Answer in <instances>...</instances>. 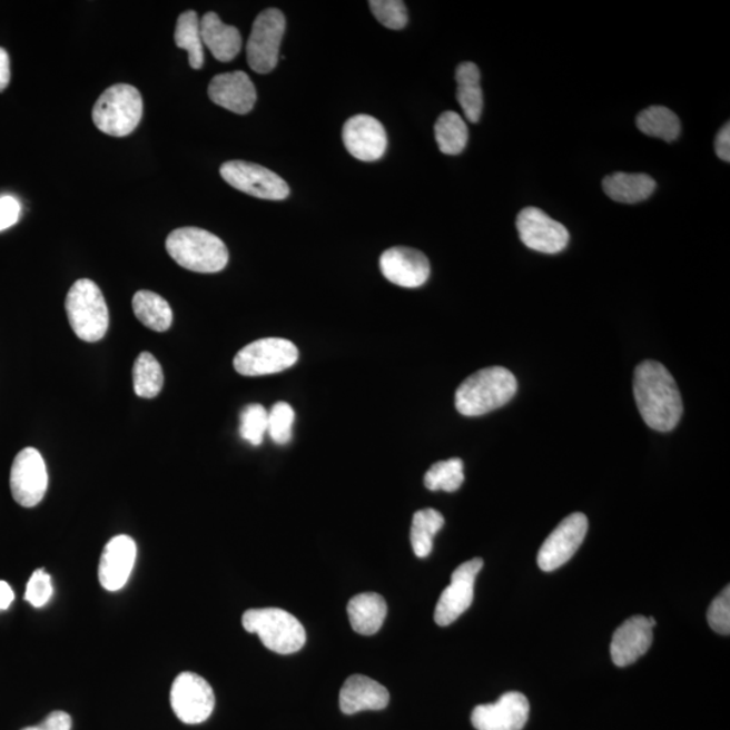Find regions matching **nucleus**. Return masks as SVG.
<instances>
[{"label": "nucleus", "instance_id": "ddd939ff", "mask_svg": "<svg viewBox=\"0 0 730 730\" xmlns=\"http://www.w3.org/2000/svg\"><path fill=\"white\" fill-rule=\"evenodd\" d=\"M521 241L529 249L541 254L556 255L568 248L570 233L563 224L555 221L537 207H526L517 216Z\"/></svg>", "mask_w": 730, "mask_h": 730}, {"label": "nucleus", "instance_id": "bb28decb", "mask_svg": "<svg viewBox=\"0 0 730 730\" xmlns=\"http://www.w3.org/2000/svg\"><path fill=\"white\" fill-rule=\"evenodd\" d=\"M635 124L644 135L660 138L665 142L675 141L681 136V121H679L675 112L664 106L648 107V109L640 112Z\"/></svg>", "mask_w": 730, "mask_h": 730}, {"label": "nucleus", "instance_id": "c85d7f7f", "mask_svg": "<svg viewBox=\"0 0 730 730\" xmlns=\"http://www.w3.org/2000/svg\"><path fill=\"white\" fill-rule=\"evenodd\" d=\"M438 149L444 155H461L468 142V128L455 111H445L434 125Z\"/></svg>", "mask_w": 730, "mask_h": 730}, {"label": "nucleus", "instance_id": "6e6552de", "mask_svg": "<svg viewBox=\"0 0 730 730\" xmlns=\"http://www.w3.org/2000/svg\"><path fill=\"white\" fill-rule=\"evenodd\" d=\"M286 17L279 9H267L257 16L247 43L248 65L255 72H273L279 62Z\"/></svg>", "mask_w": 730, "mask_h": 730}, {"label": "nucleus", "instance_id": "b1692460", "mask_svg": "<svg viewBox=\"0 0 730 730\" xmlns=\"http://www.w3.org/2000/svg\"><path fill=\"white\" fill-rule=\"evenodd\" d=\"M346 610L352 629L363 635L379 632L387 615L385 598L376 593H363L352 598Z\"/></svg>", "mask_w": 730, "mask_h": 730}, {"label": "nucleus", "instance_id": "37998d69", "mask_svg": "<svg viewBox=\"0 0 730 730\" xmlns=\"http://www.w3.org/2000/svg\"><path fill=\"white\" fill-rule=\"evenodd\" d=\"M22 730H43V729L40 726H37V727H28Z\"/></svg>", "mask_w": 730, "mask_h": 730}, {"label": "nucleus", "instance_id": "f03ea898", "mask_svg": "<svg viewBox=\"0 0 730 730\" xmlns=\"http://www.w3.org/2000/svg\"><path fill=\"white\" fill-rule=\"evenodd\" d=\"M517 379L506 368L489 367L477 371L457 388V412L465 417H481L509 404L517 393Z\"/></svg>", "mask_w": 730, "mask_h": 730}, {"label": "nucleus", "instance_id": "c03bdc74", "mask_svg": "<svg viewBox=\"0 0 730 730\" xmlns=\"http://www.w3.org/2000/svg\"><path fill=\"white\" fill-rule=\"evenodd\" d=\"M648 621H650V624H651L652 628L657 627V620H654L653 616H650V619H648Z\"/></svg>", "mask_w": 730, "mask_h": 730}, {"label": "nucleus", "instance_id": "f8f14e48", "mask_svg": "<svg viewBox=\"0 0 730 730\" xmlns=\"http://www.w3.org/2000/svg\"><path fill=\"white\" fill-rule=\"evenodd\" d=\"M483 569L481 558L468 560L453 571L451 584L446 588L434 610V621L440 627H448L467 612L474 601L475 581Z\"/></svg>", "mask_w": 730, "mask_h": 730}, {"label": "nucleus", "instance_id": "393cba45", "mask_svg": "<svg viewBox=\"0 0 730 730\" xmlns=\"http://www.w3.org/2000/svg\"><path fill=\"white\" fill-rule=\"evenodd\" d=\"M455 79L457 83L456 98L465 118L471 124L480 122L484 106L480 67L475 62H462L456 68Z\"/></svg>", "mask_w": 730, "mask_h": 730}, {"label": "nucleus", "instance_id": "dca6fc26", "mask_svg": "<svg viewBox=\"0 0 730 730\" xmlns=\"http://www.w3.org/2000/svg\"><path fill=\"white\" fill-rule=\"evenodd\" d=\"M343 141L355 159L368 162L382 159L388 144L385 126L367 115L352 117L344 124Z\"/></svg>", "mask_w": 730, "mask_h": 730}, {"label": "nucleus", "instance_id": "58836bf2", "mask_svg": "<svg viewBox=\"0 0 730 730\" xmlns=\"http://www.w3.org/2000/svg\"><path fill=\"white\" fill-rule=\"evenodd\" d=\"M43 730H71L72 719L66 711H52L46 720L40 723Z\"/></svg>", "mask_w": 730, "mask_h": 730}, {"label": "nucleus", "instance_id": "c9c22d12", "mask_svg": "<svg viewBox=\"0 0 730 730\" xmlns=\"http://www.w3.org/2000/svg\"><path fill=\"white\" fill-rule=\"evenodd\" d=\"M53 595L52 576L43 569L36 570L29 579L24 601L33 608H43Z\"/></svg>", "mask_w": 730, "mask_h": 730}, {"label": "nucleus", "instance_id": "aec40b11", "mask_svg": "<svg viewBox=\"0 0 730 730\" xmlns=\"http://www.w3.org/2000/svg\"><path fill=\"white\" fill-rule=\"evenodd\" d=\"M652 627L644 615H633L613 634L610 654L615 665L628 667L638 662L652 645Z\"/></svg>", "mask_w": 730, "mask_h": 730}, {"label": "nucleus", "instance_id": "2f4dec72", "mask_svg": "<svg viewBox=\"0 0 730 730\" xmlns=\"http://www.w3.org/2000/svg\"><path fill=\"white\" fill-rule=\"evenodd\" d=\"M464 482V464L461 458L433 464L424 477L425 487L431 491L455 493Z\"/></svg>", "mask_w": 730, "mask_h": 730}, {"label": "nucleus", "instance_id": "7ed1b4c3", "mask_svg": "<svg viewBox=\"0 0 730 730\" xmlns=\"http://www.w3.org/2000/svg\"><path fill=\"white\" fill-rule=\"evenodd\" d=\"M168 255L193 273L216 274L229 263V250L221 238L199 228H180L169 233Z\"/></svg>", "mask_w": 730, "mask_h": 730}, {"label": "nucleus", "instance_id": "2eb2a0df", "mask_svg": "<svg viewBox=\"0 0 730 730\" xmlns=\"http://www.w3.org/2000/svg\"><path fill=\"white\" fill-rule=\"evenodd\" d=\"M529 711L527 698L521 692L509 691L495 703L476 707L471 721L476 730H522L526 726Z\"/></svg>", "mask_w": 730, "mask_h": 730}, {"label": "nucleus", "instance_id": "e433bc0d", "mask_svg": "<svg viewBox=\"0 0 730 730\" xmlns=\"http://www.w3.org/2000/svg\"><path fill=\"white\" fill-rule=\"evenodd\" d=\"M708 622L714 632L728 635L730 633V588L727 586L716 598L708 610Z\"/></svg>", "mask_w": 730, "mask_h": 730}, {"label": "nucleus", "instance_id": "20e7f679", "mask_svg": "<svg viewBox=\"0 0 730 730\" xmlns=\"http://www.w3.org/2000/svg\"><path fill=\"white\" fill-rule=\"evenodd\" d=\"M66 312L75 335L86 343H97L109 329L110 316L96 282L79 279L69 288Z\"/></svg>", "mask_w": 730, "mask_h": 730}, {"label": "nucleus", "instance_id": "473e14b6", "mask_svg": "<svg viewBox=\"0 0 730 730\" xmlns=\"http://www.w3.org/2000/svg\"><path fill=\"white\" fill-rule=\"evenodd\" d=\"M268 431V412L262 405H248L241 412L240 434L245 442L260 445Z\"/></svg>", "mask_w": 730, "mask_h": 730}, {"label": "nucleus", "instance_id": "9d476101", "mask_svg": "<svg viewBox=\"0 0 730 730\" xmlns=\"http://www.w3.org/2000/svg\"><path fill=\"white\" fill-rule=\"evenodd\" d=\"M223 179L236 190L266 200H283L289 195V187L279 175L259 164L231 160L219 168Z\"/></svg>", "mask_w": 730, "mask_h": 730}, {"label": "nucleus", "instance_id": "9b49d317", "mask_svg": "<svg viewBox=\"0 0 730 730\" xmlns=\"http://www.w3.org/2000/svg\"><path fill=\"white\" fill-rule=\"evenodd\" d=\"M46 461L36 448H24L14 458L10 474L12 499L22 507H34L48 490Z\"/></svg>", "mask_w": 730, "mask_h": 730}, {"label": "nucleus", "instance_id": "412c9836", "mask_svg": "<svg viewBox=\"0 0 730 730\" xmlns=\"http://www.w3.org/2000/svg\"><path fill=\"white\" fill-rule=\"evenodd\" d=\"M388 702L389 692L385 685L364 675L349 677L339 691V709L348 716L363 710H383Z\"/></svg>", "mask_w": 730, "mask_h": 730}, {"label": "nucleus", "instance_id": "f3484780", "mask_svg": "<svg viewBox=\"0 0 730 730\" xmlns=\"http://www.w3.org/2000/svg\"><path fill=\"white\" fill-rule=\"evenodd\" d=\"M379 264L383 276L404 288L424 286L431 276L430 260L423 251L413 248H389L383 251Z\"/></svg>", "mask_w": 730, "mask_h": 730}, {"label": "nucleus", "instance_id": "1a4fd4ad", "mask_svg": "<svg viewBox=\"0 0 730 730\" xmlns=\"http://www.w3.org/2000/svg\"><path fill=\"white\" fill-rule=\"evenodd\" d=\"M169 698L175 716L188 726L209 720L216 708V696L211 685L194 672H181L175 678Z\"/></svg>", "mask_w": 730, "mask_h": 730}, {"label": "nucleus", "instance_id": "4468645a", "mask_svg": "<svg viewBox=\"0 0 730 730\" xmlns=\"http://www.w3.org/2000/svg\"><path fill=\"white\" fill-rule=\"evenodd\" d=\"M589 521L586 515L574 513L564 519L541 545L537 556L539 568L545 572L555 571L575 555L586 537Z\"/></svg>", "mask_w": 730, "mask_h": 730}, {"label": "nucleus", "instance_id": "423d86ee", "mask_svg": "<svg viewBox=\"0 0 730 730\" xmlns=\"http://www.w3.org/2000/svg\"><path fill=\"white\" fill-rule=\"evenodd\" d=\"M243 627L245 631L259 635L269 651L279 654L298 652L306 644L304 625L283 609L247 610L243 615Z\"/></svg>", "mask_w": 730, "mask_h": 730}, {"label": "nucleus", "instance_id": "a211bd4d", "mask_svg": "<svg viewBox=\"0 0 730 730\" xmlns=\"http://www.w3.org/2000/svg\"><path fill=\"white\" fill-rule=\"evenodd\" d=\"M137 559V544L134 539L119 534L106 544L100 556L98 576L100 586L116 593L126 586Z\"/></svg>", "mask_w": 730, "mask_h": 730}, {"label": "nucleus", "instance_id": "f257e3e1", "mask_svg": "<svg viewBox=\"0 0 730 730\" xmlns=\"http://www.w3.org/2000/svg\"><path fill=\"white\" fill-rule=\"evenodd\" d=\"M633 392L641 417L651 430H675L683 414V402L675 379L662 363L639 364L634 371Z\"/></svg>", "mask_w": 730, "mask_h": 730}, {"label": "nucleus", "instance_id": "4c0bfd02", "mask_svg": "<svg viewBox=\"0 0 730 730\" xmlns=\"http://www.w3.org/2000/svg\"><path fill=\"white\" fill-rule=\"evenodd\" d=\"M21 207L14 198H0V230L10 228L20 218Z\"/></svg>", "mask_w": 730, "mask_h": 730}, {"label": "nucleus", "instance_id": "39448f33", "mask_svg": "<svg viewBox=\"0 0 730 730\" xmlns=\"http://www.w3.org/2000/svg\"><path fill=\"white\" fill-rule=\"evenodd\" d=\"M144 102L135 86L119 83L107 88L92 109V121L102 134L126 137L140 125Z\"/></svg>", "mask_w": 730, "mask_h": 730}, {"label": "nucleus", "instance_id": "6ab92c4d", "mask_svg": "<svg viewBox=\"0 0 730 730\" xmlns=\"http://www.w3.org/2000/svg\"><path fill=\"white\" fill-rule=\"evenodd\" d=\"M209 98L213 103L244 116L254 110L257 92L248 75L236 71L214 77L209 85Z\"/></svg>", "mask_w": 730, "mask_h": 730}, {"label": "nucleus", "instance_id": "79ce46f5", "mask_svg": "<svg viewBox=\"0 0 730 730\" xmlns=\"http://www.w3.org/2000/svg\"><path fill=\"white\" fill-rule=\"evenodd\" d=\"M14 600V590L11 589L8 582L0 581V612L8 610Z\"/></svg>", "mask_w": 730, "mask_h": 730}, {"label": "nucleus", "instance_id": "ea45409f", "mask_svg": "<svg viewBox=\"0 0 730 730\" xmlns=\"http://www.w3.org/2000/svg\"><path fill=\"white\" fill-rule=\"evenodd\" d=\"M716 154L722 161H730V125L727 122L722 126L716 138Z\"/></svg>", "mask_w": 730, "mask_h": 730}, {"label": "nucleus", "instance_id": "5701e85b", "mask_svg": "<svg viewBox=\"0 0 730 730\" xmlns=\"http://www.w3.org/2000/svg\"><path fill=\"white\" fill-rule=\"evenodd\" d=\"M602 187L614 203L634 205L651 197L657 181L645 174L615 172L603 179Z\"/></svg>", "mask_w": 730, "mask_h": 730}, {"label": "nucleus", "instance_id": "cd10ccee", "mask_svg": "<svg viewBox=\"0 0 730 730\" xmlns=\"http://www.w3.org/2000/svg\"><path fill=\"white\" fill-rule=\"evenodd\" d=\"M176 47L188 53V65L200 69L205 65L204 42L200 37V20L197 12L188 10L179 16L175 29Z\"/></svg>", "mask_w": 730, "mask_h": 730}, {"label": "nucleus", "instance_id": "4be33fe9", "mask_svg": "<svg viewBox=\"0 0 730 730\" xmlns=\"http://www.w3.org/2000/svg\"><path fill=\"white\" fill-rule=\"evenodd\" d=\"M200 37L214 58L221 62L235 60L243 47L240 31L224 23L216 12H206L200 20Z\"/></svg>", "mask_w": 730, "mask_h": 730}, {"label": "nucleus", "instance_id": "c756f323", "mask_svg": "<svg viewBox=\"0 0 730 730\" xmlns=\"http://www.w3.org/2000/svg\"><path fill=\"white\" fill-rule=\"evenodd\" d=\"M444 515L434 509H424L414 514L411 540L415 556L425 559L433 550V539L444 526Z\"/></svg>", "mask_w": 730, "mask_h": 730}, {"label": "nucleus", "instance_id": "7c9ffc66", "mask_svg": "<svg viewBox=\"0 0 730 730\" xmlns=\"http://www.w3.org/2000/svg\"><path fill=\"white\" fill-rule=\"evenodd\" d=\"M164 386V373L159 362L149 352L137 357L134 367L135 393L140 398L152 399Z\"/></svg>", "mask_w": 730, "mask_h": 730}, {"label": "nucleus", "instance_id": "a19ab883", "mask_svg": "<svg viewBox=\"0 0 730 730\" xmlns=\"http://www.w3.org/2000/svg\"><path fill=\"white\" fill-rule=\"evenodd\" d=\"M11 79L10 58L6 49L0 48V92L9 87Z\"/></svg>", "mask_w": 730, "mask_h": 730}, {"label": "nucleus", "instance_id": "f704fd0d", "mask_svg": "<svg viewBox=\"0 0 730 730\" xmlns=\"http://www.w3.org/2000/svg\"><path fill=\"white\" fill-rule=\"evenodd\" d=\"M371 11L383 27L402 30L408 22L407 9L402 0H371Z\"/></svg>", "mask_w": 730, "mask_h": 730}, {"label": "nucleus", "instance_id": "72a5a7b5", "mask_svg": "<svg viewBox=\"0 0 730 730\" xmlns=\"http://www.w3.org/2000/svg\"><path fill=\"white\" fill-rule=\"evenodd\" d=\"M295 412L286 402H278L268 412V433L274 443L285 445L293 436Z\"/></svg>", "mask_w": 730, "mask_h": 730}, {"label": "nucleus", "instance_id": "0eeeda50", "mask_svg": "<svg viewBox=\"0 0 730 730\" xmlns=\"http://www.w3.org/2000/svg\"><path fill=\"white\" fill-rule=\"evenodd\" d=\"M297 346L285 338H262L250 343L235 357V369L243 376H266L283 373L298 362Z\"/></svg>", "mask_w": 730, "mask_h": 730}, {"label": "nucleus", "instance_id": "a878e982", "mask_svg": "<svg viewBox=\"0 0 730 730\" xmlns=\"http://www.w3.org/2000/svg\"><path fill=\"white\" fill-rule=\"evenodd\" d=\"M135 316L154 332H167L172 325L174 314L168 302L159 294L140 289L134 297Z\"/></svg>", "mask_w": 730, "mask_h": 730}]
</instances>
